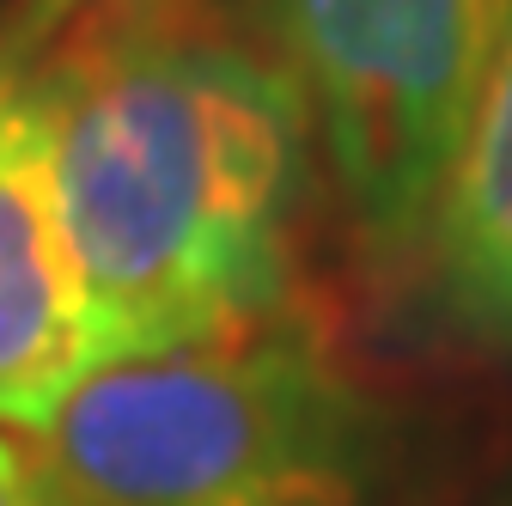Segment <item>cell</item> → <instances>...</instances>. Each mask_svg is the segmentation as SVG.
<instances>
[{
  "label": "cell",
  "instance_id": "obj_3",
  "mask_svg": "<svg viewBox=\"0 0 512 506\" xmlns=\"http://www.w3.org/2000/svg\"><path fill=\"white\" fill-rule=\"evenodd\" d=\"M293 80L330 183L378 263L421 257L512 0H244Z\"/></svg>",
  "mask_w": 512,
  "mask_h": 506
},
{
  "label": "cell",
  "instance_id": "obj_7",
  "mask_svg": "<svg viewBox=\"0 0 512 506\" xmlns=\"http://www.w3.org/2000/svg\"><path fill=\"white\" fill-rule=\"evenodd\" d=\"M74 7H86V0H37V13H43V19H55V13H74Z\"/></svg>",
  "mask_w": 512,
  "mask_h": 506
},
{
  "label": "cell",
  "instance_id": "obj_5",
  "mask_svg": "<svg viewBox=\"0 0 512 506\" xmlns=\"http://www.w3.org/2000/svg\"><path fill=\"white\" fill-rule=\"evenodd\" d=\"M421 263L439 318L470 348L512 354V37L445 171Z\"/></svg>",
  "mask_w": 512,
  "mask_h": 506
},
{
  "label": "cell",
  "instance_id": "obj_1",
  "mask_svg": "<svg viewBox=\"0 0 512 506\" xmlns=\"http://www.w3.org/2000/svg\"><path fill=\"white\" fill-rule=\"evenodd\" d=\"M37 98L104 360L293 311L317 141L269 49L177 7H116L43 61Z\"/></svg>",
  "mask_w": 512,
  "mask_h": 506
},
{
  "label": "cell",
  "instance_id": "obj_6",
  "mask_svg": "<svg viewBox=\"0 0 512 506\" xmlns=\"http://www.w3.org/2000/svg\"><path fill=\"white\" fill-rule=\"evenodd\" d=\"M0 506H68L43 446L13 427H0Z\"/></svg>",
  "mask_w": 512,
  "mask_h": 506
},
{
  "label": "cell",
  "instance_id": "obj_4",
  "mask_svg": "<svg viewBox=\"0 0 512 506\" xmlns=\"http://www.w3.org/2000/svg\"><path fill=\"white\" fill-rule=\"evenodd\" d=\"M104 366L55 202L37 68L0 49V427L43 433L49 415Z\"/></svg>",
  "mask_w": 512,
  "mask_h": 506
},
{
  "label": "cell",
  "instance_id": "obj_2",
  "mask_svg": "<svg viewBox=\"0 0 512 506\" xmlns=\"http://www.w3.org/2000/svg\"><path fill=\"white\" fill-rule=\"evenodd\" d=\"M68 506H366L378 409L293 311L110 360L31 433Z\"/></svg>",
  "mask_w": 512,
  "mask_h": 506
}]
</instances>
